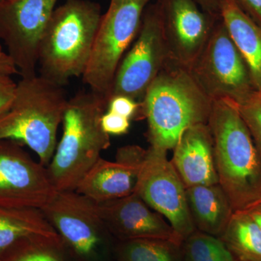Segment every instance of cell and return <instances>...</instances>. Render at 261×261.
Segmentation results:
<instances>
[{
    "label": "cell",
    "mask_w": 261,
    "mask_h": 261,
    "mask_svg": "<svg viewBox=\"0 0 261 261\" xmlns=\"http://www.w3.org/2000/svg\"><path fill=\"white\" fill-rule=\"evenodd\" d=\"M212 105L190 70L170 60L141 102L151 147L166 152L174 148L187 128L207 124Z\"/></svg>",
    "instance_id": "1"
},
{
    "label": "cell",
    "mask_w": 261,
    "mask_h": 261,
    "mask_svg": "<svg viewBox=\"0 0 261 261\" xmlns=\"http://www.w3.org/2000/svg\"><path fill=\"white\" fill-rule=\"evenodd\" d=\"M219 185L233 211L261 199V159L250 130L232 103L213 101L208 123Z\"/></svg>",
    "instance_id": "2"
},
{
    "label": "cell",
    "mask_w": 261,
    "mask_h": 261,
    "mask_svg": "<svg viewBox=\"0 0 261 261\" xmlns=\"http://www.w3.org/2000/svg\"><path fill=\"white\" fill-rule=\"evenodd\" d=\"M108 100L92 92H80L68 99L63 113V135L47 168L57 191H73L84 175L111 146L101 124Z\"/></svg>",
    "instance_id": "3"
},
{
    "label": "cell",
    "mask_w": 261,
    "mask_h": 261,
    "mask_svg": "<svg viewBox=\"0 0 261 261\" xmlns=\"http://www.w3.org/2000/svg\"><path fill=\"white\" fill-rule=\"evenodd\" d=\"M101 7L90 0H66L56 8L41 39V76L63 86L83 75L101 19Z\"/></svg>",
    "instance_id": "4"
},
{
    "label": "cell",
    "mask_w": 261,
    "mask_h": 261,
    "mask_svg": "<svg viewBox=\"0 0 261 261\" xmlns=\"http://www.w3.org/2000/svg\"><path fill=\"white\" fill-rule=\"evenodd\" d=\"M68 99L63 86L37 75L17 83L9 108L0 115V140L17 141L49 165Z\"/></svg>",
    "instance_id": "5"
},
{
    "label": "cell",
    "mask_w": 261,
    "mask_h": 261,
    "mask_svg": "<svg viewBox=\"0 0 261 261\" xmlns=\"http://www.w3.org/2000/svg\"><path fill=\"white\" fill-rule=\"evenodd\" d=\"M150 0H111L103 15L82 78L90 90L107 99L120 63L140 31Z\"/></svg>",
    "instance_id": "6"
},
{
    "label": "cell",
    "mask_w": 261,
    "mask_h": 261,
    "mask_svg": "<svg viewBox=\"0 0 261 261\" xmlns=\"http://www.w3.org/2000/svg\"><path fill=\"white\" fill-rule=\"evenodd\" d=\"M138 167L135 192L146 203L163 216L184 240L196 228L187 204L186 187L166 151L128 145Z\"/></svg>",
    "instance_id": "7"
},
{
    "label": "cell",
    "mask_w": 261,
    "mask_h": 261,
    "mask_svg": "<svg viewBox=\"0 0 261 261\" xmlns=\"http://www.w3.org/2000/svg\"><path fill=\"white\" fill-rule=\"evenodd\" d=\"M189 70L212 101L239 104L256 91L247 64L221 18Z\"/></svg>",
    "instance_id": "8"
},
{
    "label": "cell",
    "mask_w": 261,
    "mask_h": 261,
    "mask_svg": "<svg viewBox=\"0 0 261 261\" xmlns=\"http://www.w3.org/2000/svg\"><path fill=\"white\" fill-rule=\"evenodd\" d=\"M170 60L159 3H149L138 34L117 70L111 97L126 96L142 102L149 86Z\"/></svg>",
    "instance_id": "9"
},
{
    "label": "cell",
    "mask_w": 261,
    "mask_h": 261,
    "mask_svg": "<svg viewBox=\"0 0 261 261\" xmlns=\"http://www.w3.org/2000/svg\"><path fill=\"white\" fill-rule=\"evenodd\" d=\"M58 0H9L0 3V40L21 78L37 75L41 39Z\"/></svg>",
    "instance_id": "10"
},
{
    "label": "cell",
    "mask_w": 261,
    "mask_h": 261,
    "mask_svg": "<svg viewBox=\"0 0 261 261\" xmlns=\"http://www.w3.org/2000/svg\"><path fill=\"white\" fill-rule=\"evenodd\" d=\"M57 190L47 168L17 141L0 140V207L42 209Z\"/></svg>",
    "instance_id": "11"
},
{
    "label": "cell",
    "mask_w": 261,
    "mask_h": 261,
    "mask_svg": "<svg viewBox=\"0 0 261 261\" xmlns=\"http://www.w3.org/2000/svg\"><path fill=\"white\" fill-rule=\"evenodd\" d=\"M170 59L190 69L210 37L218 19L195 0H157Z\"/></svg>",
    "instance_id": "12"
},
{
    "label": "cell",
    "mask_w": 261,
    "mask_h": 261,
    "mask_svg": "<svg viewBox=\"0 0 261 261\" xmlns=\"http://www.w3.org/2000/svg\"><path fill=\"white\" fill-rule=\"evenodd\" d=\"M62 240L81 256L93 255L106 227L97 202L73 191H57L41 209Z\"/></svg>",
    "instance_id": "13"
},
{
    "label": "cell",
    "mask_w": 261,
    "mask_h": 261,
    "mask_svg": "<svg viewBox=\"0 0 261 261\" xmlns=\"http://www.w3.org/2000/svg\"><path fill=\"white\" fill-rule=\"evenodd\" d=\"M106 227L124 241L154 239L181 245L184 240L165 218L134 192L130 195L98 203Z\"/></svg>",
    "instance_id": "14"
},
{
    "label": "cell",
    "mask_w": 261,
    "mask_h": 261,
    "mask_svg": "<svg viewBox=\"0 0 261 261\" xmlns=\"http://www.w3.org/2000/svg\"><path fill=\"white\" fill-rule=\"evenodd\" d=\"M138 167L128 146L118 149L116 161L100 158L84 175L75 191L102 203L122 198L135 190Z\"/></svg>",
    "instance_id": "15"
},
{
    "label": "cell",
    "mask_w": 261,
    "mask_h": 261,
    "mask_svg": "<svg viewBox=\"0 0 261 261\" xmlns=\"http://www.w3.org/2000/svg\"><path fill=\"white\" fill-rule=\"evenodd\" d=\"M173 150L171 161L185 187L219 184L208 125L200 123L187 128Z\"/></svg>",
    "instance_id": "16"
},
{
    "label": "cell",
    "mask_w": 261,
    "mask_h": 261,
    "mask_svg": "<svg viewBox=\"0 0 261 261\" xmlns=\"http://www.w3.org/2000/svg\"><path fill=\"white\" fill-rule=\"evenodd\" d=\"M27 242L57 248L63 240L40 209L0 207V261L12 249Z\"/></svg>",
    "instance_id": "17"
},
{
    "label": "cell",
    "mask_w": 261,
    "mask_h": 261,
    "mask_svg": "<svg viewBox=\"0 0 261 261\" xmlns=\"http://www.w3.org/2000/svg\"><path fill=\"white\" fill-rule=\"evenodd\" d=\"M220 17L247 64L255 90L261 92V27L233 0H220Z\"/></svg>",
    "instance_id": "18"
},
{
    "label": "cell",
    "mask_w": 261,
    "mask_h": 261,
    "mask_svg": "<svg viewBox=\"0 0 261 261\" xmlns=\"http://www.w3.org/2000/svg\"><path fill=\"white\" fill-rule=\"evenodd\" d=\"M186 195L196 229L220 238L234 211L221 185L186 187Z\"/></svg>",
    "instance_id": "19"
},
{
    "label": "cell",
    "mask_w": 261,
    "mask_h": 261,
    "mask_svg": "<svg viewBox=\"0 0 261 261\" xmlns=\"http://www.w3.org/2000/svg\"><path fill=\"white\" fill-rule=\"evenodd\" d=\"M238 261H261V230L245 210L233 211L219 238Z\"/></svg>",
    "instance_id": "20"
},
{
    "label": "cell",
    "mask_w": 261,
    "mask_h": 261,
    "mask_svg": "<svg viewBox=\"0 0 261 261\" xmlns=\"http://www.w3.org/2000/svg\"><path fill=\"white\" fill-rule=\"evenodd\" d=\"M181 245L154 239L125 241L121 247V261H183Z\"/></svg>",
    "instance_id": "21"
},
{
    "label": "cell",
    "mask_w": 261,
    "mask_h": 261,
    "mask_svg": "<svg viewBox=\"0 0 261 261\" xmlns=\"http://www.w3.org/2000/svg\"><path fill=\"white\" fill-rule=\"evenodd\" d=\"M183 261H238L217 237L196 230L184 240Z\"/></svg>",
    "instance_id": "22"
},
{
    "label": "cell",
    "mask_w": 261,
    "mask_h": 261,
    "mask_svg": "<svg viewBox=\"0 0 261 261\" xmlns=\"http://www.w3.org/2000/svg\"><path fill=\"white\" fill-rule=\"evenodd\" d=\"M232 104L250 130L261 159V92L255 91L244 102Z\"/></svg>",
    "instance_id": "23"
},
{
    "label": "cell",
    "mask_w": 261,
    "mask_h": 261,
    "mask_svg": "<svg viewBox=\"0 0 261 261\" xmlns=\"http://www.w3.org/2000/svg\"><path fill=\"white\" fill-rule=\"evenodd\" d=\"M53 248L56 247L27 242L12 249L1 261H60Z\"/></svg>",
    "instance_id": "24"
},
{
    "label": "cell",
    "mask_w": 261,
    "mask_h": 261,
    "mask_svg": "<svg viewBox=\"0 0 261 261\" xmlns=\"http://www.w3.org/2000/svg\"><path fill=\"white\" fill-rule=\"evenodd\" d=\"M107 111L130 120L138 115L142 116L141 103L126 96L116 95L110 98Z\"/></svg>",
    "instance_id": "25"
},
{
    "label": "cell",
    "mask_w": 261,
    "mask_h": 261,
    "mask_svg": "<svg viewBox=\"0 0 261 261\" xmlns=\"http://www.w3.org/2000/svg\"><path fill=\"white\" fill-rule=\"evenodd\" d=\"M101 124L108 135H125L129 129L130 119L106 111L101 118Z\"/></svg>",
    "instance_id": "26"
},
{
    "label": "cell",
    "mask_w": 261,
    "mask_h": 261,
    "mask_svg": "<svg viewBox=\"0 0 261 261\" xmlns=\"http://www.w3.org/2000/svg\"><path fill=\"white\" fill-rule=\"evenodd\" d=\"M16 85L12 78L0 79V115L5 113L13 102Z\"/></svg>",
    "instance_id": "27"
},
{
    "label": "cell",
    "mask_w": 261,
    "mask_h": 261,
    "mask_svg": "<svg viewBox=\"0 0 261 261\" xmlns=\"http://www.w3.org/2000/svg\"><path fill=\"white\" fill-rule=\"evenodd\" d=\"M248 16L261 27V0H233Z\"/></svg>",
    "instance_id": "28"
},
{
    "label": "cell",
    "mask_w": 261,
    "mask_h": 261,
    "mask_svg": "<svg viewBox=\"0 0 261 261\" xmlns=\"http://www.w3.org/2000/svg\"><path fill=\"white\" fill-rule=\"evenodd\" d=\"M15 74H19L15 62L0 44V79L11 78Z\"/></svg>",
    "instance_id": "29"
},
{
    "label": "cell",
    "mask_w": 261,
    "mask_h": 261,
    "mask_svg": "<svg viewBox=\"0 0 261 261\" xmlns=\"http://www.w3.org/2000/svg\"><path fill=\"white\" fill-rule=\"evenodd\" d=\"M201 8L216 18H220V0H195Z\"/></svg>",
    "instance_id": "30"
},
{
    "label": "cell",
    "mask_w": 261,
    "mask_h": 261,
    "mask_svg": "<svg viewBox=\"0 0 261 261\" xmlns=\"http://www.w3.org/2000/svg\"><path fill=\"white\" fill-rule=\"evenodd\" d=\"M244 210L246 211L250 215L261 230V202H255L253 205Z\"/></svg>",
    "instance_id": "31"
},
{
    "label": "cell",
    "mask_w": 261,
    "mask_h": 261,
    "mask_svg": "<svg viewBox=\"0 0 261 261\" xmlns=\"http://www.w3.org/2000/svg\"><path fill=\"white\" fill-rule=\"evenodd\" d=\"M9 1V0H0V3H3V2Z\"/></svg>",
    "instance_id": "32"
},
{
    "label": "cell",
    "mask_w": 261,
    "mask_h": 261,
    "mask_svg": "<svg viewBox=\"0 0 261 261\" xmlns=\"http://www.w3.org/2000/svg\"><path fill=\"white\" fill-rule=\"evenodd\" d=\"M257 202H261V199H260V200L257 201Z\"/></svg>",
    "instance_id": "33"
}]
</instances>
